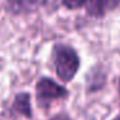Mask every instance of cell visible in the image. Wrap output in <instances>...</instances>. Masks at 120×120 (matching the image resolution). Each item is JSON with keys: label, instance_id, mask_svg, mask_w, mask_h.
<instances>
[{"label": "cell", "instance_id": "1", "mask_svg": "<svg viewBox=\"0 0 120 120\" xmlns=\"http://www.w3.org/2000/svg\"><path fill=\"white\" fill-rule=\"evenodd\" d=\"M57 76L65 83L71 81L80 67L79 54L72 47L66 44H56L52 50Z\"/></svg>", "mask_w": 120, "mask_h": 120}, {"label": "cell", "instance_id": "2", "mask_svg": "<svg viewBox=\"0 0 120 120\" xmlns=\"http://www.w3.org/2000/svg\"><path fill=\"white\" fill-rule=\"evenodd\" d=\"M68 96V90L49 78H43L36 84V97L41 106H48L52 101Z\"/></svg>", "mask_w": 120, "mask_h": 120}, {"label": "cell", "instance_id": "3", "mask_svg": "<svg viewBox=\"0 0 120 120\" xmlns=\"http://www.w3.org/2000/svg\"><path fill=\"white\" fill-rule=\"evenodd\" d=\"M49 0H7L5 9L12 14H30L39 11Z\"/></svg>", "mask_w": 120, "mask_h": 120}, {"label": "cell", "instance_id": "4", "mask_svg": "<svg viewBox=\"0 0 120 120\" xmlns=\"http://www.w3.org/2000/svg\"><path fill=\"white\" fill-rule=\"evenodd\" d=\"M119 4L120 0H90L85 8L88 16L99 18L106 16L109 12L114 11Z\"/></svg>", "mask_w": 120, "mask_h": 120}, {"label": "cell", "instance_id": "5", "mask_svg": "<svg viewBox=\"0 0 120 120\" xmlns=\"http://www.w3.org/2000/svg\"><path fill=\"white\" fill-rule=\"evenodd\" d=\"M13 110L26 117H31V106H30V94L19 93L16 96L13 102Z\"/></svg>", "mask_w": 120, "mask_h": 120}, {"label": "cell", "instance_id": "6", "mask_svg": "<svg viewBox=\"0 0 120 120\" xmlns=\"http://www.w3.org/2000/svg\"><path fill=\"white\" fill-rule=\"evenodd\" d=\"M90 0H62V5L66 9H70V11H75V9H80L84 8L89 4Z\"/></svg>", "mask_w": 120, "mask_h": 120}, {"label": "cell", "instance_id": "7", "mask_svg": "<svg viewBox=\"0 0 120 120\" xmlns=\"http://www.w3.org/2000/svg\"><path fill=\"white\" fill-rule=\"evenodd\" d=\"M50 120H72V119H71L67 114H58V115H56V116H53Z\"/></svg>", "mask_w": 120, "mask_h": 120}, {"label": "cell", "instance_id": "8", "mask_svg": "<svg viewBox=\"0 0 120 120\" xmlns=\"http://www.w3.org/2000/svg\"><path fill=\"white\" fill-rule=\"evenodd\" d=\"M114 120H120V115H119V116H117V117H115Z\"/></svg>", "mask_w": 120, "mask_h": 120}, {"label": "cell", "instance_id": "9", "mask_svg": "<svg viewBox=\"0 0 120 120\" xmlns=\"http://www.w3.org/2000/svg\"><path fill=\"white\" fill-rule=\"evenodd\" d=\"M119 94H120V84H119Z\"/></svg>", "mask_w": 120, "mask_h": 120}]
</instances>
